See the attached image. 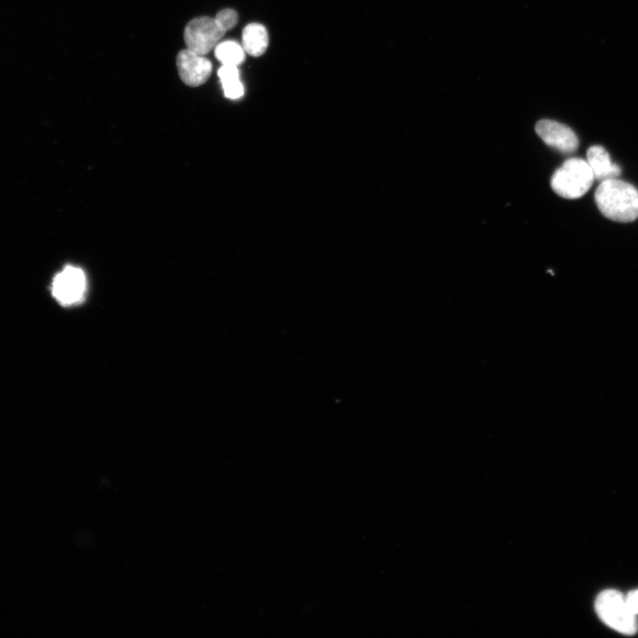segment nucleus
I'll return each instance as SVG.
<instances>
[{"label": "nucleus", "mask_w": 638, "mask_h": 638, "mask_svg": "<svg viewBox=\"0 0 638 638\" xmlns=\"http://www.w3.org/2000/svg\"><path fill=\"white\" fill-rule=\"evenodd\" d=\"M595 201L601 214L614 222H630L638 218V191L625 181H602L595 192Z\"/></svg>", "instance_id": "nucleus-1"}, {"label": "nucleus", "mask_w": 638, "mask_h": 638, "mask_svg": "<svg viewBox=\"0 0 638 638\" xmlns=\"http://www.w3.org/2000/svg\"><path fill=\"white\" fill-rule=\"evenodd\" d=\"M237 12L230 8L220 11L214 18H195L184 28V43L188 49L206 56L220 43L225 33L237 25Z\"/></svg>", "instance_id": "nucleus-2"}, {"label": "nucleus", "mask_w": 638, "mask_h": 638, "mask_svg": "<svg viewBox=\"0 0 638 638\" xmlns=\"http://www.w3.org/2000/svg\"><path fill=\"white\" fill-rule=\"evenodd\" d=\"M595 180L587 160L571 158L551 177V188L564 198H579L590 189Z\"/></svg>", "instance_id": "nucleus-3"}, {"label": "nucleus", "mask_w": 638, "mask_h": 638, "mask_svg": "<svg viewBox=\"0 0 638 638\" xmlns=\"http://www.w3.org/2000/svg\"><path fill=\"white\" fill-rule=\"evenodd\" d=\"M595 608L601 620L612 629L627 635L636 633V615L630 611L625 595L619 591H602L595 599Z\"/></svg>", "instance_id": "nucleus-4"}, {"label": "nucleus", "mask_w": 638, "mask_h": 638, "mask_svg": "<svg viewBox=\"0 0 638 638\" xmlns=\"http://www.w3.org/2000/svg\"><path fill=\"white\" fill-rule=\"evenodd\" d=\"M87 289L86 276L78 267L67 265L53 278L51 292L54 298L64 306L81 302Z\"/></svg>", "instance_id": "nucleus-5"}, {"label": "nucleus", "mask_w": 638, "mask_h": 638, "mask_svg": "<svg viewBox=\"0 0 638 638\" xmlns=\"http://www.w3.org/2000/svg\"><path fill=\"white\" fill-rule=\"evenodd\" d=\"M176 66L181 80L191 87L202 85L212 73L210 60L188 48L177 54Z\"/></svg>", "instance_id": "nucleus-6"}, {"label": "nucleus", "mask_w": 638, "mask_h": 638, "mask_svg": "<svg viewBox=\"0 0 638 638\" xmlns=\"http://www.w3.org/2000/svg\"><path fill=\"white\" fill-rule=\"evenodd\" d=\"M535 132L547 145L564 153H572L579 146V139L574 131L556 121H539L535 125Z\"/></svg>", "instance_id": "nucleus-7"}, {"label": "nucleus", "mask_w": 638, "mask_h": 638, "mask_svg": "<svg viewBox=\"0 0 638 638\" xmlns=\"http://www.w3.org/2000/svg\"><path fill=\"white\" fill-rule=\"evenodd\" d=\"M587 161L597 181L617 178L621 175L620 167L611 161L610 154L601 145H593L587 149Z\"/></svg>", "instance_id": "nucleus-8"}, {"label": "nucleus", "mask_w": 638, "mask_h": 638, "mask_svg": "<svg viewBox=\"0 0 638 638\" xmlns=\"http://www.w3.org/2000/svg\"><path fill=\"white\" fill-rule=\"evenodd\" d=\"M268 45V35L264 26L250 23L242 32V47L251 56H261Z\"/></svg>", "instance_id": "nucleus-9"}, {"label": "nucleus", "mask_w": 638, "mask_h": 638, "mask_svg": "<svg viewBox=\"0 0 638 638\" xmlns=\"http://www.w3.org/2000/svg\"><path fill=\"white\" fill-rule=\"evenodd\" d=\"M218 76L226 97L237 99L243 96L244 87L237 66L222 65L218 70Z\"/></svg>", "instance_id": "nucleus-10"}, {"label": "nucleus", "mask_w": 638, "mask_h": 638, "mask_svg": "<svg viewBox=\"0 0 638 638\" xmlns=\"http://www.w3.org/2000/svg\"><path fill=\"white\" fill-rule=\"evenodd\" d=\"M214 55L222 65L238 66L245 60V51L238 43L228 40L217 43Z\"/></svg>", "instance_id": "nucleus-11"}, {"label": "nucleus", "mask_w": 638, "mask_h": 638, "mask_svg": "<svg viewBox=\"0 0 638 638\" xmlns=\"http://www.w3.org/2000/svg\"><path fill=\"white\" fill-rule=\"evenodd\" d=\"M626 602L630 611L634 614H638V589L630 591L626 596Z\"/></svg>", "instance_id": "nucleus-12"}]
</instances>
